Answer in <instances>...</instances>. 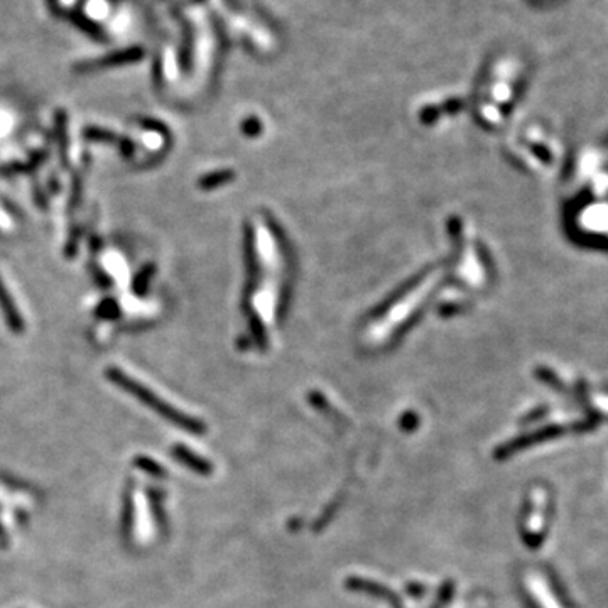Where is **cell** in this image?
<instances>
[{
	"instance_id": "18",
	"label": "cell",
	"mask_w": 608,
	"mask_h": 608,
	"mask_svg": "<svg viewBox=\"0 0 608 608\" xmlns=\"http://www.w3.org/2000/svg\"><path fill=\"white\" fill-rule=\"evenodd\" d=\"M119 147H120V154H122V157H126V159H131V157L136 154V144L132 143L128 137L119 139Z\"/></svg>"
},
{
	"instance_id": "3",
	"label": "cell",
	"mask_w": 608,
	"mask_h": 608,
	"mask_svg": "<svg viewBox=\"0 0 608 608\" xmlns=\"http://www.w3.org/2000/svg\"><path fill=\"white\" fill-rule=\"evenodd\" d=\"M563 432H564L563 428H560V426H548V428H544V430L536 431L534 435L522 436V438H519V440H515V441H510V443L505 444V447H501V448L497 449V451H495V458H498V460H503V458L514 455V453L520 451V449L529 448V447H531V444L537 443V441H546V440L556 438V436H561V435H563Z\"/></svg>"
},
{
	"instance_id": "16",
	"label": "cell",
	"mask_w": 608,
	"mask_h": 608,
	"mask_svg": "<svg viewBox=\"0 0 608 608\" xmlns=\"http://www.w3.org/2000/svg\"><path fill=\"white\" fill-rule=\"evenodd\" d=\"M134 526V502H132L131 495L126 497V503H124V515H122V529L124 534L128 536Z\"/></svg>"
},
{
	"instance_id": "20",
	"label": "cell",
	"mask_w": 608,
	"mask_h": 608,
	"mask_svg": "<svg viewBox=\"0 0 608 608\" xmlns=\"http://www.w3.org/2000/svg\"><path fill=\"white\" fill-rule=\"evenodd\" d=\"M100 249H102V240H100V237L97 235V233H91L90 235V251H91V253H98V251Z\"/></svg>"
},
{
	"instance_id": "11",
	"label": "cell",
	"mask_w": 608,
	"mask_h": 608,
	"mask_svg": "<svg viewBox=\"0 0 608 608\" xmlns=\"http://www.w3.org/2000/svg\"><path fill=\"white\" fill-rule=\"evenodd\" d=\"M83 179H85V171L80 169L73 174L72 181V194H70V203H68V213L73 215L77 211V208L81 205L83 199Z\"/></svg>"
},
{
	"instance_id": "9",
	"label": "cell",
	"mask_w": 608,
	"mask_h": 608,
	"mask_svg": "<svg viewBox=\"0 0 608 608\" xmlns=\"http://www.w3.org/2000/svg\"><path fill=\"white\" fill-rule=\"evenodd\" d=\"M154 274H156V264L149 262V264L143 265L139 272L134 276V279H132V293H134L137 298H144V296L149 293Z\"/></svg>"
},
{
	"instance_id": "14",
	"label": "cell",
	"mask_w": 608,
	"mask_h": 608,
	"mask_svg": "<svg viewBox=\"0 0 608 608\" xmlns=\"http://www.w3.org/2000/svg\"><path fill=\"white\" fill-rule=\"evenodd\" d=\"M81 235H83V227H73L72 228V232H70V237H68V242H66V247H65L66 259H73V257L77 256L78 244L81 242Z\"/></svg>"
},
{
	"instance_id": "17",
	"label": "cell",
	"mask_w": 608,
	"mask_h": 608,
	"mask_svg": "<svg viewBox=\"0 0 608 608\" xmlns=\"http://www.w3.org/2000/svg\"><path fill=\"white\" fill-rule=\"evenodd\" d=\"M140 126H143L144 128H147V131H156V132H161V134H164V137L166 139H168V136H169V132H168V128H166V126L162 122H157V120H152V119H140Z\"/></svg>"
},
{
	"instance_id": "8",
	"label": "cell",
	"mask_w": 608,
	"mask_h": 608,
	"mask_svg": "<svg viewBox=\"0 0 608 608\" xmlns=\"http://www.w3.org/2000/svg\"><path fill=\"white\" fill-rule=\"evenodd\" d=\"M46 157H48V152L46 151H36L29 156V161L4 166V168H0V173H2L4 176H14V174L19 173H34L39 166H43Z\"/></svg>"
},
{
	"instance_id": "1",
	"label": "cell",
	"mask_w": 608,
	"mask_h": 608,
	"mask_svg": "<svg viewBox=\"0 0 608 608\" xmlns=\"http://www.w3.org/2000/svg\"><path fill=\"white\" fill-rule=\"evenodd\" d=\"M105 377L108 382H112L114 385L120 387L122 390H126L127 394L134 395L137 401H140L145 407H149V409L157 412V414L162 416L164 419H168L169 423L176 424V426L193 432V435H203V432H205L206 428L201 421L191 418V416H186L185 412L178 411L176 407H173L171 404L162 401V399L157 397L151 389H147V387L140 384V382H137L136 378L128 377L124 370L117 367H108L105 370Z\"/></svg>"
},
{
	"instance_id": "10",
	"label": "cell",
	"mask_w": 608,
	"mask_h": 608,
	"mask_svg": "<svg viewBox=\"0 0 608 608\" xmlns=\"http://www.w3.org/2000/svg\"><path fill=\"white\" fill-rule=\"evenodd\" d=\"M120 315H122V310L114 298H105L95 308V316L98 319H105V322H115L120 318Z\"/></svg>"
},
{
	"instance_id": "21",
	"label": "cell",
	"mask_w": 608,
	"mask_h": 608,
	"mask_svg": "<svg viewBox=\"0 0 608 608\" xmlns=\"http://www.w3.org/2000/svg\"><path fill=\"white\" fill-rule=\"evenodd\" d=\"M48 185H49V191H51V193H58V191H60V183H58L56 178H53V176L49 178Z\"/></svg>"
},
{
	"instance_id": "19",
	"label": "cell",
	"mask_w": 608,
	"mask_h": 608,
	"mask_svg": "<svg viewBox=\"0 0 608 608\" xmlns=\"http://www.w3.org/2000/svg\"><path fill=\"white\" fill-rule=\"evenodd\" d=\"M32 197H34V201H36L37 206L43 208V210H48V198H46L43 190L39 188V185H37L36 179L32 181Z\"/></svg>"
},
{
	"instance_id": "7",
	"label": "cell",
	"mask_w": 608,
	"mask_h": 608,
	"mask_svg": "<svg viewBox=\"0 0 608 608\" xmlns=\"http://www.w3.org/2000/svg\"><path fill=\"white\" fill-rule=\"evenodd\" d=\"M54 136H56L58 154L63 168L70 166V137H68V114L65 110H58L54 115Z\"/></svg>"
},
{
	"instance_id": "4",
	"label": "cell",
	"mask_w": 608,
	"mask_h": 608,
	"mask_svg": "<svg viewBox=\"0 0 608 608\" xmlns=\"http://www.w3.org/2000/svg\"><path fill=\"white\" fill-rule=\"evenodd\" d=\"M347 588L353 590V591H360V593L365 595H372V597H377L381 600H385V602L392 603V605H401V602H399V597L394 593V591H390L387 586L381 585V583L376 581H370V580H364V578H348L347 583Z\"/></svg>"
},
{
	"instance_id": "2",
	"label": "cell",
	"mask_w": 608,
	"mask_h": 608,
	"mask_svg": "<svg viewBox=\"0 0 608 608\" xmlns=\"http://www.w3.org/2000/svg\"><path fill=\"white\" fill-rule=\"evenodd\" d=\"M143 56H144V51L140 48H128V49H124V51H117L114 54H110V56L100 58V60L85 61V63L77 65L74 72L77 73L102 72V70H108L112 68V66L136 63V61L143 60Z\"/></svg>"
},
{
	"instance_id": "6",
	"label": "cell",
	"mask_w": 608,
	"mask_h": 608,
	"mask_svg": "<svg viewBox=\"0 0 608 608\" xmlns=\"http://www.w3.org/2000/svg\"><path fill=\"white\" fill-rule=\"evenodd\" d=\"M171 453H173V456L176 458L179 463L188 466V468L197 472L198 475L208 477V475H211V472H213V465H211L210 461L197 455V453H193L191 449L186 448L185 444H174V447L171 448Z\"/></svg>"
},
{
	"instance_id": "13",
	"label": "cell",
	"mask_w": 608,
	"mask_h": 608,
	"mask_svg": "<svg viewBox=\"0 0 608 608\" xmlns=\"http://www.w3.org/2000/svg\"><path fill=\"white\" fill-rule=\"evenodd\" d=\"M83 137H85L86 140H90V143H115V140H119V137H117L112 131H107V128L102 127H85V131H83Z\"/></svg>"
},
{
	"instance_id": "15",
	"label": "cell",
	"mask_w": 608,
	"mask_h": 608,
	"mask_svg": "<svg viewBox=\"0 0 608 608\" xmlns=\"http://www.w3.org/2000/svg\"><path fill=\"white\" fill-rule=\"evenodd\" d=\"M88 269H90L91 277H93L95 284H97L98 287H102V289H112V287H114V279L108 276V274L102 267H98L97 264H90Z\"/></svg>"
},
{
	"instance_id": "12",
	"label": "cell",
	"mask_w": 608,
	"mask_h": 608,
	"mask_svg": "<svg viewBox=\"0 0 608 608\" xmlns=\"http://www.w3.org/2000/svg\"><path fill=\"white\" fill-rule=\"evenodd\" d=\"M134 466H137V468H139V470H143L144 473L151 475V477H156V478H166V477H168V470H166L162 465L156 463V461H154L152 458L136 456L134 458Z\"/></svg>"
},
{
	"instance_id": "22",
	"label": "cell",
	"mask_w": 608,
	"mask_h": 608,
	"mask_svg": "<svg viewBox=\"0 0 608 608\" xmlns=\"http://www.w3.org/2000/svg\"><path fill=\"white\" fill-rule=\"evenodd\" d=\"M395 608H402V607L401 605H395Z\"/></svg>"
},
{
	"instance_id": "5",
	"label": "cell",
	"mask_w": 608,
	"mask_h": 608,
	"mask_svg": "<svg viewBox=\"0 0 608 608\" xmlns=\"http://www.w3.org/2000/svg\"><path fill=\"white\" fill-rule=\"evenodd\" d=\"M0 311H2L4 318H6L7 326L11 328V331L14 333H22L26 324H24L22 316H20L18 306H15L14 299L9 291H7L6 284H4L2 277H0Z\"/></svg>"
}]
</instances>
